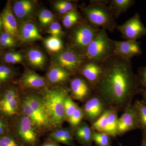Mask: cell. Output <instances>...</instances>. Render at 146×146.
<instances>
[{"mask_svg":"<svg viewBox=\"0 0 146 146\" xmlns=\"http://www.w3.org/2000/svg\"><path fill=\"white\" fill-rule=\"evenodd\" d=\"M39 23L44 27L49 26L54 22V16L51 11L46 9H42L39 12L38 15Z\"/></svg>","mask_w":146,"mask_h":146,"instance_id":"obj_36","label":"cell"},{"mask_svg":"<svg viewBox=\"0 0 146 146\" xmlns=\"http://www.w3.org/2000/svg\"><path fill=\"white\" fill-rule=\"evenodd\" d=\"M21 84L28 89H40L47 85L46 80L34 71L27 70L20 80Z\"/></svg>","mask_w":146,"mask_h":146,"instance_id":"obj_18","label":"cell"},{"mask_svg":"<svg viewBox=\"0 0 146 146\" xmlns=\"http://www.w3.org/2000/svg\"><path fill=\"white\" fill-rule=\"evenodd\" d=\"M141 146H146V133H143Z\"/></svg>","mask_w":146,"mask_h":146,"instance_id":"obj_44","label":"cell"},{"mask_svg":"<svg viewBox=\"0 0 146 146\" xmlns=\"http://www.w3.org/2000/svg\"><path fill=\"white\" fill-rule=\"evenodd\" d=\"M0 146H24L17 138L9 133L0 136Z\"/></svg>","mask_w":146,"mask_h":146,"instance_id":"obj_37","label":"cell"},{"mask_svg":"<svg viewBox=\"0 0 146 146\" xmlns=\"http://www.w3.org/2000/svg\"><path fill=\"white\" fill-rule=\"evenodd\" d=\"M9 127L5 120L0 117V136L9 133Z\"/></svg>","mask_w":146,"mask_h":146,"instance_id":"obj_42","label":"cell"},{"mask_svg":"<svg viewBox=\"0 0 146 146\" xmlns=\"http://www.w3.org/2000/svg\"><path fill=\"white\" fill-rule=\"evenodd\" d=\"M2 56V52L1 50H0V58Z\"/></svg>","mask_w":146,"mask_h":146,"instance_id":"obj_47","label":"cell"},{"mask_svg":"<svg viewBox=\"0 0 146 146\" xmlns=\"http://www.w3.org/2000/svg\"><path fill=\"white\" fill-rule=\"evenodd\" d=\"M16 38L4 31L0 32V47L6 48L16 47Z\"/></svg>","mask_w":146,"mask_h":146,"instance_id":"obj_33","label":"cell"},{"mask_svg":"<svg viewBox=\"0 0 146 146\" xmlns=\"http://www.w3.org/2000/svg\"><path fill=\"white\" fill-rule=\"evenodd\" d=\"M114 56L126 60H131L132 58L139 56L143 53L141 43L136 41H115Z\"/></svg>","mask_w":146,"mask_h":146,"instance_id":"obj_12","label":"cell"},{"mask_svg":"<svg viewBox=\"0 0 146 146\" xmlns=\"http://www.w3.org/2000/svg\"><path fill=\"white\" fill-rule=\"evenodd\" d=\"M140 94L142 95L143 97L142 100L146 103V89H142Z\"/></svg>","mask_w":146,"mask_h":146,"instance_id":"obj_45","label":"cell"},{"mask_svg":"<svg viewBox=\"0 0 146 146\" xmlns=\"http://www.w3.org/2000/svg\"><path fill=\"white\" fill-rule=\"evenodd\" d=\"M1 16L4 31L19 39L18 23L12 11L11 2H7Z\"/></svg>","mask_w":146,"mask_h":146,"instance_id":"obj_16","label":"cell"},{"mask_svg":"<svg viewBox=\"0 0 146 146\" xmlns=\"http://www.w3.org/2000/svg\"><path fill=\"white\" fill-rule=\"evenodd\" d=\"M137 76L141 88L146 89V66L138 68Z\"/></svg>","mask_w":146,"mask_h":146,"instance_id":"obj_41","label":"cell"},{"mask_svg":"<svg viewBox=\"0 0 146 146\" xmlns=\"http://www.w3.org/2000/svg\"><path fill=\"white\" fill-rule=\"evenodd\" d=\"M14 74L12 68L7 65H0V85L12 78Z\"/></svg>","mask_w":146,"mask_h":146,"instance_id":"obj_38","label":"cell"},{"mask_svg":"<svg viewBox=\"0 0 146 146\" xmlns=\"http://www.w3.org/2000/svg\"><path fill=\"white\" fill-rule=\"evenodd\" d=\"M80 19V15L75 9L63 15L62 23L65 28L70 29L78 24Z\"/></svg>","mask_w":146,"mask_h":146,"instance_id":"obj_29","label":"cell"},{"mask_svg":"<svg viewBox=\"0 0 146 146\" xmlns=\"http://www.w3.org/2000/svg\"><path fill=\"white\" fill-rule=\"evenodd\" d=\"M69 91L63 88L45 89L42 98L53 127H60L65 121L64 102Z\"/></svg>","mask_w":146,"mask_h":146,"instance_id":"obj_3","label":"cell"},{"mask_svg":"<svg viewBox=\"0 0 146 146\" xmlns=\"http://www.w3.org/2000/svg\"><path fill=\"white\" fill-rule=\"evenodd\" d=\"M74 131L70 128H60L52 131L49 136V140L57 143L68 146H74Z\"/></svg>","mask_w":146,"mask_h":146,"instance_id":"obj_22","label":"cell"},{"mask_svg":"<svg viewBox=\"0 0 146 146\" xmlns=\"http://www.w3.org/2000/svg\"><path fill=\"white\" fill-rule=\"evenodd\" d=\"M108 109V123L106 133L111 136L112 138H116L117 136L118 112L117 110L112 108Z\"/></svg>","mask_w":146,"mask_h":146,"instance_id":"obj_27","label":"cell"},{"mask_svg":"<svg viewBox=\"0 0 146 146\" xmlns=\"http://www.w3.org/2000/svg\"><path fill=\"white\" fill-rule=\"evenodd\" d=\"M17 138L24 146H36L39 142L38 129L26 115L18 117L15 125Z\"/></svg>","mask_w":146,"mask_h":146,"instance_id":"obj_6","label":"cell"},{"mask_svg":"<svg viewBox=\"0 0 146 146\" xmlns=\"http://www.w3.org/2000/svg\"><path fill=\"white\" fill-rule=\"evenodd\" d=\"M45 48L50 52L57 54L64 49L63 41L61 38L56 36H48L44 40Z\"/></svg>","mask_w":146,"mask_h":146,"instance_id":"obj_28","label":"cell"},{"mask_svg":"<svg viewBox=\"0 0 146 146\" xmlns=\"http://www.w3.org/2000/svg\"><path fill=\"white\" fill-rule=\"evenodd\" d=\"M112 138L107 133L93 131V143L97 146H112Z\"/></svg>","mask_w":146,"mask_h":146,"instance_id":"obj_31","label":"cell"},{"mask_svg":"<svg viewBox=\"0 0 146 146\" xmlns=\"http://www.w3.org/2000/svg\"><path fill=\"white\" fill-rule=\"evenodd\" d=\"M19 104L17 91L14 88H9L0 98V112L7 117L14 116L18 113Z\"/></svg>","mask_w":146,"mask_h":146,"instance_id":"obj_11","label":"cell"},{"mask_svg":"<svg viewBox=\"0 0 146 146\" xmlns=\"http://www.w3.org/2000/svg\"><path fill=\"white\" fill-rule=\"evenodd\" d=\"M140 129L136 111L133 104L130 105L123 111L119 118L117 124V136L136 129Z\"/></svg>","mask_w":146,"mask_h":146,"instance_id":"obj_10","label":"cell"},{"mask_svg":"<svg viewBox=\"0 0 146 146\" xmlns=\"http://www.w3.org/2000/svg\"><path fill=\"white\" fill-rule=\"evenodd\" d=\"M86 60L84 55L70 47L64 48L60 52L56 54L53 59L54 65L72 74L78 72Z\"/></svg>","mask_w":146,"mask_h":146,"instance_id":"obj_7","label":"cell"},{"mask_svg":"<svg viewBox=\"0 0 146 146\" xmlns=\"http://www.w3.org/2000/svg\"><path fill=\"white\" fill-rule=\"evenodd\" d=\"M91 1V3L80 7L86 22L96 28L113 32L118 25L109 8L110 2Z\"/></svg>","mask_w":146,"mask_h":146,"instance_id":"obj_2","label":"cell"},{"mask_svg":"<svg viewBox=\"0 0 146 146\" xmlns=\"http://www.w3.org/2000/svg\"><path fill=\"white\" fill-rule=\"evenodd\" d=\"M108 114L107 108L98 119L91 124V126L93 130L106 133L108 123Z\"/></svg>","mask_w":146,"mask_h":146,"instance_id":"obj_30","label":"cell"},{"mask_svg":"<svg viewBox=\"0 0 146 146\" xmlns=\"http://www.w3.org/2000/svg\"><path fill=\"white\" fill-rule=\"evenodd\" d=\"M18 35L19 39L25 42L43 39L36 25L29 21L23 22L18 26Z\"/></svg>","mask_w":146,"mask_h":146,"instance_id":"obj_17","label":"cell"},{"mask_svg":"<svg viewBox=\"0 0 146 146\" xmlns=\"http://www.w3.org/2000/svg\"><path fill=\"white\" fill-rule=\"evenodd\" d=\"M136 111L140 129L146 133V103L137 100L133 104Z\"/></svg>","mask_w":146,"mask_h":146,"instance_id":"obj_26","label":"cell"},{"mask_svg":"<svg viewBox=\"0 0 146 146\" xmlns=\"http://www.w3.org/2000/svg\"><path fill=\"white\" fill-rule=\"evenodd\" d=\"M84 116V112L82 108L78 106L74 112L68 118L67 121L72 127L75 129L82 123Z\"/></svg>","mask_w":146,"mask_h":146,"instance_id":"obj_34","label":"cell"},{"mask_svg":"<svg viewBox=\"0 0 146 146\" xmlns=\"http://www.w3.org/2000/svg\"><path fill=\"white\" fill-rule=\"evenodd\" d=\"M115 48L114 40L109 38L107 31L100 29L86 48L84 55L87 60L102 64L114 56Z\"/></svg>","mask_w":146,"mask_h":146,"instance_id":"obj_4","label":"cell"},{"mask_svg":"<svg viewBox=\"0 0 146 146\" xmlns=\"http://www.w3.org/2000/svg\"><path fill=\"white\" fill-rule=\"evenodd\" d=\"M78 106L73 101L72 98L69 95L67 96L64 102L65 121H67L68 118L73 114Z\"/></svg>","mask_w":146,"mask_h":146,"instance_id":"obj_39","label":"cell"},{"mask_svg":"<svg viewBox=\"0 0 146 146\" xmlns=\"http://www.w3.org/2000/svg\"><path fill=\"white\" fill-rule=\"evenodd\" d=\"M133 0H112L110 1L109 8L115 18H117L134 5Z\"/></svg>","mask_w":146,"mask_h":146,"instance_id":"obj_25","label":"cell"},{"mask_svg":"<svg viewBox=\"0 0 146 146\" xmlns=\"http://www.w3.org/2000/svg\"><path fill=\"white\" fill-rule=\"evenodd\" d=\"M41 146H60L57 143H55L54 142L49 140L48 141L45 142L42 144Z\"/></svg>","mask_w":146,"mask_h":146,"instance_id":"obj_43","label":"cell"},{"mask_svg":"<svg viewBox=\"0 0 146 146\" xmlns=\"http://www.w3.org/2000/svg\"><path fill=\"white\" fill-rule=\"evenodd\" d=\"M23 59V56L22 54L17 52H9L5 53L2 57L3 62L9 65L22 63Z\"/></svg>","mask_w":146,"mask_h":146,"instance_id":"obj_32","label":"cell"},{"mask_svg":"<svg viewBox=\"0 0 146 146\" xmlns=\"http://www.w3.org/2000/svg\"><path fill=\"white\" fill-rule=\"evenodd\" d=\"M93 91L91 85L84 78L76 77L70 82V97L73 99L84 101L92 96Z\"/></svg>","mask_w":146,"mask_h":146,"instance_id":"obj_14","label":"cell"},{"mask_svg":"<svg viewBox=\"0 0 146 146\" xmlns=\"http://www.w3.org/2000/svg\"><path fill=\"white\" fill-rule=\"evenodd\" d=\"M100 29L91 26L87 22L78 23L74 27L70 35V48L84 55L90 43Z\"/></svg>","mask_w":146,"mask_h":146,"instance_id":"obj_5","label":"cell"},{"mask_svg":"<svg viewBox=\"0 0 146 146\" xmlns=\"http://www.w3.org/2000/svg\"><path fill=\"white\" fill-rule=\"evenodd\" d=\"M103 71L102 64L87 60L78 72L91 85L93 91L99 81Z\"/></svg>","mask_w":146,"mask_h":146,"instance_id":"obj_13","label":"cell"},{"mask_svg":"<svg viewBox=\"0 0 146 146\" xmlns=\"http://www.w3.org/2000/svg\"><path fill=\"white\" fill-rule=\"evenodd\" d=\"M1 47H0V49H1Z\"/></svg>","mask_w":146,"mask_h":146,"instance_id":"obj_49","label":"cell"},{"mask_svg":"<svg viewBox=\"0 0 146 146\" xmlns=\"http://www.w3.org/2000/svg\"><path fill=\"white\" fill-rule=\"evenodd\" d=\"M54 7L58 13L63 15L75 9V5L72 3L67 1H60L55 3Z\"/></svg>","mask_w":146,"mask_h":146,"instance_id":"obj_35","label":"cell"},{"mask_svg":"<svg viewBox=\"0 0 146 146\" xmlns=\"http://www.w3.org/2000/svg\"><path fill=\"white\" fill-rule=\"evenodd\" d=\"M2 29H3L2 21L1 17L0 16V31H1Z\"/></svg>","mask_w":146,"mask_h":146,"instance_id":"obj_46","label":"cell"},{"mask_svg":"<svg viewBox=\"0 0 146 146\" xmlns=\"http://www.w3.org/2000/svg\"><path fill=\"white\" fill-rule=\"evenodd\" d=\"M119 146H123L122 145L121 143H119Z\"/></svg>","mask_w":146,"mask_h":146,"instance_id":"obj_48","label":"cell"},{"mask_svg":"<svg viewBox=\"0 0 146 146\" xmlns=\"http://www.w3.org/2000/svg\"><path fill=\"white\" fill-rule=\"evenodd\" d=\"M48 33L51 36L61 37L65 36V33L62 29L60 24L57 22H53L49 26Z\"/></svg>","mask_w":146,"mask_h":146,"instance_id":"obj_40","label":"cell"},{"mask_svg":"<svg viewBox=\"0 0 146 146\" xmlns=\"http://www.w3.org/2000/svg\"><path fill=\"white\" fill-rule=\"evenodd\" d=\"M24 100L27 102L35 112L44 119L52 125L41 97L37 95L31 94L27 96Z\"/></svg>","mask_w":146,"mask_h":146,"instance_id":"obj_23","label":"cell"},{"mask_svg":"<svg viewBox=\"0 0 146 146\" xmlns=\"http://www.w3.org/2000/svg\"><path fill=\"white\" fill-rule=\"evenodd\" d=\"M108 108L103 101L94 94L86 100L82 108L84 118L91 124L96 121Z\"/></svg>","mask_w":146,"mask_h":146,"instance_id":"obj_9","label":"cell"},{"mask_svg":"<svg viewBox=\"0 0 146 146\" xmlns=\"http://www.w3.org/2000/svg\"><path fill=\"white\" fill-rule=\"evenodd\" d=\"M21 107L23 114L26 115L31 120L38 130H48L52 127L50 123L48 122L35 112L24 99L21 104Z\"/></svg>","mask_w":146,"mask_h":146,"instance_id":"obj_19","label":"cell"},{"mask_svg":"<svg viewBox=\"0 0 146 146\" xmlns=\"http://www.w3.org/2000/svg\"><path fill=\"white\" fill-rule=\"evenodd\" d=\"M11 9L18 24L28 21L34 13L35 5L29 0H19L11 3Z\"/></svg>","mask_w":146,"mask_h":146,"instance_id":"obj_15","label":"cell"},{"mask_svg":"<svg viewBox=\"0 0 146 146\" xmlns=\"http://www.w3.org/2000/svg\"><path fill=\"white\" fill-rule=\"evenodd\" d=\"M93 131L87 123L82 122L74 131V137L82 146H91L93 143Z\"/></svg>","mask_w":146,"mask_h":146,"instance_id":"obj_21","label":"cell"},{"mask_svg":"<svg viewBox=\"0 0 146 146\" xmlns=\"http://www.w3.org/2000/svg\"><path fill=\"white\" fill-rule=\"evenodd\" d=\"M27 58L32 67L36 69H42L46 65V57L39 50L31 49L27 53Z\"/></svg>","mask_w":146,"mask_h":146,"instance_id":"obj_24","label":"cell"},{"mask_svg":"<svg viewBox=\"0 0 146 146\" xmlns=\"http://www.w3.org/2000/svg\"><path fill=\"white\" fill-rule=\"evenodd\" d=\"M102 65L103 71L94 90L95 94L108 108L123 111L143 89L133 72L131 60L114 56Z\"/></svg>","mask_w":146,"mask_h":146,"instance_id":"obj_1","label":"cell"},{"mask_svg":"<svg viewBox=\"0 0 146 146\" xmlns=\"http://www.w3.org/2000/svg\"><path fill=\"white\" fill-rule=\"evenodd\" d=\"M72 74L69 71L54 65L47 73L46 78L51 84H61L70 80Z\"/></svg>","mask_w":146,"mask_h":146,"instance_id":"obj_20","label":"cell"},{"mask_svg":"<svg viewBox=\"0 0 146 146\" xmlns=\"http://www.w3.org/2000/svg\"><path fill=\"white\" fill-rule=\"evenodd\" d=\"M123 39L136 41L146 35V27L142 22L140 15L136 13L125 23L117 26Z\"/></svg>","mask_w":146,"mask_h":146,"instance_id":"obj_8","label":"cell"}]
</instances>
